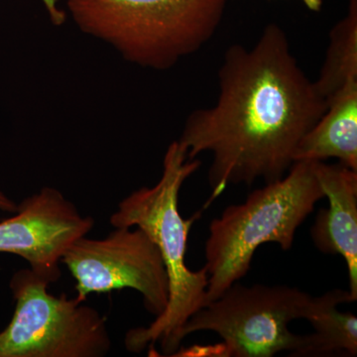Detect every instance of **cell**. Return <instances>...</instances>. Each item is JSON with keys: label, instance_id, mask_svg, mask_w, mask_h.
I'll use <instances>...</instances> for the list:
<instances>
[{"label": "cell", "instance_id": "cell-1", "mask_svg": "<svg viewBox=\"0 0 357 357\" xmlns=\"http://www.w3.org/2000/svg\"><path fill=\"white\" fill-rule=\"evenodd\" d=\"M218 88L217 102L192 112L178 140L190 159L213 156L204 208L230 185L284 177L301 139L328 109L276 23L265 26L251 48L236 44L225 51Z\"/></svg>", "mask_w": 357, "mask_h": 357}, {"label": "cell", "instance_id": "cell-2", "mask_svg": "<svg viewBox=\"0 0 357 357\" xmlns=\"http://www.w3.org/2000/svg\"><path fill=\"white\" fill-rule=\"evenodd\" d=\"M199 166V160L190 159L187 149L178 140L173 141L167 148L159 182L122 199L109 218L112 227H137L144 230L158 248L168 276L165 311L149 326L128 331L126 347L129 351L138 354L148 347L152 356L156 354L155 344H160L163 356H173L181 347L183 328L208 304V270L204 267L192 271L185 263L190 230L199 213L185 220L178 211L181 188Z\"/></svg>", "mask_w": 357, "mask_h": 357}, {"label": "cell", "instance_id": "cell-3", "mask_svg": "<svg viewBox=\"0 0 357 357\" xmlns=\"http://www.w3.org/2000/svg\"><path fill=\"white\" fill-rule=\"evenodd\" d=\"M229 0H68L81 31L112 46L124 60L164 70L208 43Z\"/></svg>", "mask_w": 357, "mask_h": 357}, {"label": "cell", "instance_id": "cell-4", "mask_svg": "<svg viewBox=\"0 0 357 357\" xmlns=\"http://www.w3.org/2000/svg\"><path fill=\"white\" fill-rule=\"evenodd\" d=\"M324 198L314 161H297L284 177L265 183L244 203L225 208L211 222L206 243L208 303L248 273L262 244L277 243L290 250L296 231Z\"/></svg>", "mask_w": 357, "mask_h": 357}, {"label": "cell", "instance_id": "cell-5", "mask_svg": "<svg viewBox=\"0 0 357 357\" xmlns=\"http://www.w3.org/2000/svg\"><path fill=\"white\" fill-rule=\"evenodd\" d=\"M31 269L11 279L15 310L0 333V357H102L112 349L107 319L82 301L48 293Z\"/></svg>", "mask_w": 357, "mask_h": 357}, {"label": "cell", "instance_id": "cell-6", "mask_svg": "<svg viewBox=\"0 0 357 357\" xmlns=\"http://www.w3.org/2000/svg\"><path fill=\"white\" fill-rule=\"evenodd\" d=\"M312 296L288 286L232 284L187 321L181 337L211 331L222 337V357H271L282 351L301 356L307 335L289 328L305 319Z\"/></svg>", "mask_w": 357, "mask_h": 357}, {"label": "cell", "instance_id": "cell-7", "mask_svg": "<svg viewBox=\"0 0 357 357\" xmlns=\"http://www.w3.org/2000/svg\"><path fill=\"white\" fill-rule=\"evenodd\" d=\"M61 262L77 281V299L82 302L91 293L129 288L142 295L145 309L155 318L168 305L165 264L156 244L139 227H115L103 239L79 237Z\"/></svg>", "mask_w": 357, "mask_h": 357}, {"label": "cell", "instance_id": "cell-8", "mask_svg": "<svg viewBox=\"0 0 357 357\" xmlns=\"http://www.w3.org/2000/svg\"><path fill=\"white\" fill-rule=\"evenodd\" d=\"M93 225L59 190L45 187L23 199L14 217L0 222V253L20 256L35 274L56 283L65 251Z\"/></svg>", "mask_w": 357, "mask_h": 357}, {"label": "cell", "instance_id": "cell-9", "mask_svg": "<svg viewBox=\"0 0 357 357\" xmlns=\"http://www.w3.org/2000/svg\"><path fill=\"white\" fill-rule=\"evenodd\" d=\"M319 184L328 199L312 225V243L321 252L340 255L349 270V294L357 300V171L342 164L314 161Z\"/></svg>", "mask_w": 357, "mask_h": 357}, {"label": "cell", "instance_id": "cell-10", "mask_svg": "<svg viewBox=\"0 0 357 357\" xmlns=\"http://www.w3.org/2000/svg\"><path fill=\"white\" fill-rule=\"evenodd\" d=\"M328 109L301 139L294 162L337 159L357 171V79L328 100Z\"/></svg>", "mask_w": 357, "mask_h": 357}, {"label": "cell", "instance_id": "cell-11", "mask_svg": "<svg viewBox=\"0 0 357 357\" xmlns=\"http://www.w3.org/2000/svg\"><path fill=\"white\" fill-rule=\"evenodd\" d=\"M349 291L335 289L319 297H312L305 319L314 333L307 335L301 356H328L337 354H357V319L351 312H342L338 305L351 303Z\"/></svg>", "mask_w": 357, "mask_h": 357}, {"label": "cell", "instance_id": "cell-12", "mask_svg": "<svg viewBox=\"0 0 357 357\" xmlns=\"http://www.w3.org/2000/svg\"><path fill=\"white\" fill-rule=\"evenodd\" d=\"M352 79H357V0H349L347 15L333 26L325 62L314 84L328 102Z\"/></svg>", "mask_w": 357, "mask_h": 357}, {"label": "cell", "instance_id": "cell-13", "mask_svg": "<svg viewBox=\"0 0 357 357\" xmlns=\"http://www.w3.org/2000/svg\"><path fill=\"white\" fill-rule=\"evenodd\" d=\"M17 208L18 204L15 202L9 199L3 192L0 191V211L15 213Z\"/></svg>", "mask_w": 357, "mask_h": 357}, {"label": "cell", "instance_id": "cell-14", "mask_svg": "<svg viewBox=\"0 0 357 357\" xmlns=\"http://www.w3.org/2000/svg\"><path fill=\"white\" fill-rule=\"evenodd\" d=\"M45 6H46L47 10L50 13L52 20L55 23H61L63 20L62 13L56 6V0H42Z\"/></svg>", "mask_w": 357, "mask_h": 357}, {"label": "cell", "instance_id": "cell-15", "mask_svg": "<svg viewBox=\"0 0 357 357\" xmlns=\"http://www.w3.org/2000/svg\"><path fill=\"white\" fill-rule=\"evenodd\" d=\"M309 10L319 13L323 7V0H301Z\"/></svg>", "mask_w": 357, "mask_h": 357}]
</instances>
